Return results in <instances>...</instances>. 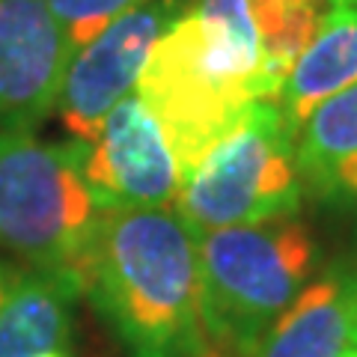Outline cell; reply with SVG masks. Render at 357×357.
<instances>
[{
    "mask_svg": "<svg viewBox=\"0 0 357 357\" xmlns=\"http://www.w3.org/2000/svg\"><path fill=\"white\" fill-rule=\"evenodd\" d=\"M259 0H191L161 33L137 93L176 143L182 176L248 105L280 96Z\"/></svg>",
    "mask_w": 357,
    "mask_h": 357,
    "instance_id": "6da1fadb",
    "label": "cell"
},
{
    "mask_svg": "<svg viewBox=\"0 0 357 357\" xmlns=\"http://www.w3.org/2000/svg\"><path fill=\"white\" fill-rule=\"evenodd\" d=\"M81 292L131 357H206L199 236L176 208L102 211Z\"/></svg>",
    "mask_w": 357,
    "mask_h": 357,
    "instance_id": "7a4b0ae2",
    "label": "cell"
},
{
    "mask_svg": "<svg viewBox=\"0 0 357 357\" xmlns=\"http://www.w3.org/2000/svg\"><path fill=\"white\" fill-rule=\"evenodd\" d=\"M316 241L295 218L199 236V319L206 357H253L310 283Z\"/></svg>",
    "mask_w": 357,
    "mask_h": 357,
    "instance_id": "3957f363",
    "label": "cell"
},
{
    "mask_svg": "<svg viewBox=\"0 0 357 357\" xmlns=\"http://www.w3.org/2000/svg\"><path fill=\"white\" fill-rule=\"evenodd\" d=\"M98 220L84 143H45L30 128H0V248L81 286Z\"/></svg>",
    "mask_w": 357,
    "mask_h": 357,
    "instance_id": "277c9868",
    "label": "cell"
},
{
    "mask_svg": "<svg viewBox=\"0 0 357 357\" xmlns=\"http://www.w3.org/2000/svg\"><path fill=\"white\" fill-rule=\"evenodd\" d=\"M304 185L295 164V128L274 98L253 102L188 167L176 211L197 236L295 218Z\"/></svg>",
    "mask_w": 357,
    "mask_h": 357,
    "instance_id": "5b68a950",
    "label": "cell"
},
{
    "mask_svg": "<svg viewBox=\"0 0 357 357\" xmlns=\"http://www.w3.org/2000/svg\"><path fill=\"white\" fill-rule=\"evenodd\" d=\"M84 178L102 211L176 203L182 161L173 137L137 89L110 110L93 143H84Z\"/></svg>",
    "mask_w": 357,
    "mask_h": 357,
    "instance_id": "8992f818",
    "label": "cell"
},
{
    "mask_svg": "<svg viewBox=\"0 0 357 357\" xmlns=\"http://www.w3.org/2000/svg\"><path fill=\"white\" fill-rule=\"evenodd\" d=\"M178 6L182 0H146L72 54L54 110L75 143H93L110 110L137 89L155 42Z\"/></svg>",
    "mask_w": 357,
    "mask_h": 357,
    "instance_id": "52a82bcc",
    "label": "cell"
},
{
    "mask_svg": "<svg viewBox=\"0 0 357 357\" xmlns=\"http://www.w3.org/2000/svg\"><path fill=\"white\" fill-rule=\"evenodd\" d=\"M72 54L48 0H0V126L36 128L57 107Z\"/></svg>",
    "mask_w": 357,
    "mask_h": 357,
    "instance_id": "ba28073f",
    "label": "cell"
},
{
    "mask_svg": "<svg viewBox=\"0 0 357 357\" xmlns=\"http://www.w3.org/2000/svg\"><path fill=\"white\" fill-rule=\"evenodd\" d=\"M77 295L63 274L0 262V357H72Z\"/></svg>",
    "mask_w": 357,
    "mask_h": 357,
    "instance_id": "9c48e42d",
    "label": "cell"
},
{
    "mask_svg": "<svg viewBox=\"0 0 357 357\" xmlns=\"http://www.w3.org/2000/svg\"><path fill=\"white\" fill-rule=\"evenodd\" d=\"M357 86V0H325L316 33L289 69L277 105L298 134L321 102Z\"/></svg>",
    "mask_w": 357,
    "mask_h": 357,
    "instance_id": "30bf717a",
    "label": "cell"
},
{
    "mask_svg": "<svg viewBox=\"0 0 357 357\" xmlns=\"http://www.w3.org/2000/svg\"><path fill=\"white\" fill-rule=\"evenodd\" d=\"M354 325L351 268L307 283L271 325L253 357H345Z\"/></svg>",
    "mask_w": 357,
    "mask_h": 357,
    "instance_id": "8fae6325",
    "label": "cell"
},
{
    "mask_svg": "<svg viewBox=\"0 0 357 357\" xmlns=\"http://www.w3.org/2000/svg\"><path fill=\"white\" fill-rule=\"evenodd\" d=\"M295 164L304 191L357 206V86L331 96L301 122Z\"/></svg>",
    "mask_w": 357,
    "mask_h": 357,
    "instance_id": "7c38bea8",
    "label": "cell"
},
{
    "mask_svg": "<svg viewBox=\"0 0 357 357\" xmlns=\"http://www.w3.org/2000/svg\"><path fill=\"white\" fill-rule=\"evenodd\" d=\"M140 3H146V0H48L51 13L57 15L66 39L75 51L93 42L119 15L131 13Z\"/></svg>",
    "mask_w": 357,
    "mask_h": 357,
    "instance_id": "4fadbf2b",
    "label": "cell"
},
{
    "mask_svg": "<svg viewBox=\"0 0 357 357\" xmlns=\"http://www.w3.org/2000/svg\"><path fill=\"white\" fill-rule=\"evenodd\" d=\"M351 277H354V325H351V340H349L345 357H357V265L351 268Z\"/></svg>",
    "mask_w": 357,
    "mask_h": 357,
    "instance_id": "5bb4252c",
    "label": "cell"
}]
</instances>
